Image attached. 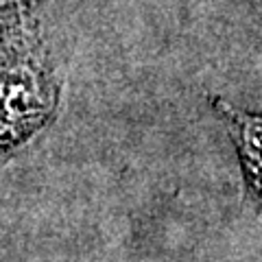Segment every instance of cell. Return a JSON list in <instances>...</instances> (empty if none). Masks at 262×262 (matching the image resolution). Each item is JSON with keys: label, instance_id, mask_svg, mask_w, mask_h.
I'll list each match as a JSON object with an SVG mask.
<instances>
[{"label": "cell", "instance_id": "1", "mask_svg": "<svg viewBox=\"0 0 262 262\" xmlns=\"http://www.w3.org/2000/svg\"><path fill=\"white\" fill-rule=\"evenodd\" d=\"M223 107L227 125H232L234 140L238 146L241 160L245 164V173L249 177L251 190L258 194V177H260V118L251 114H243L238 110L227 107L223 101L216 103Z\"/></svg>", "mask_w": 262, "mask_h": 262}]
</instances>
